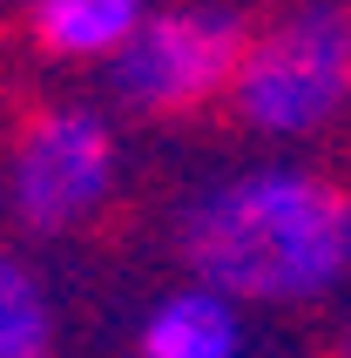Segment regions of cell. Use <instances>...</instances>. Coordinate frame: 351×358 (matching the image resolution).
I'll use <instances>...</instances> for the list:
<instances>
[{
  "label": "cell",
  "mask_w": 351,
  "mask_h": 358,
  "mask_svg": "<svg viewBox=\"0 0 351 358\" xmlns=\"http://www.w3.org/2000/svg\"><path fill=\"white\" fill-rule=\"evenodd\" d=\"M176 257L250 311H317L351 284L345 182L304 162H257L176 210Z\"/></svg>",
  "instance_id": "obj_1"
},
{
  "label": "cell",
  "mask_w": 351,
  "mask_h": 358,
  "mask_svg": "<svg viewBox=\"0 0 351 358\" xmlns=\"http://www.w3.org/2000/svg\"><path fill=\"white\" fill-rule=\"evenodd\" d=\"M230 115L257 142H324L351 122V7L297 0L250 27V48L230 81Z\"/></svg>",
  "instance_id": "obj_2"
},
{
  "label": "cell",
  "mask_w": 351,
  "mask_h": 358,
  "mask_svg": "<svg viewBox=\"0 0 351 358\" xmlns=\"http://www.w3.org/2000/svg\"><path fill=\"white\" fill-rule=\"evenodd\" d=\"M250 48V20L223 7V0H176V7H149L142 27L122 41V55L108 61L115 95L136 115H203L216 101H230L236 61Z\"/></svg>",
  "instance_id": "obj_3"
},
{
  "label": "cell",
  "mask_w": 351,
  "mask_h": 358,
  "mask_svg": "<svg viewBox=\"0 0 351 358\" xmlns=\"http://www.w3.org/2000/svg\"><path fill=\"white\" fill-rule=\"evenodd\" d=\"M122 176V149L101 108L55 101L14 136L7 156V210L27 237H75L108 210Z\"/></svg>",
  "instance_id": "obj_4"
},
{
  "label": "cell",
  "mask_w": 351,
  "mask_h": 358,
  "mask_svg": "<svg viewBox=\"0 0 351 358\" xmlns=\"http://www.w3.org/2000/svg\"><path fill=\"white\" fill-rule=\"evenodd\" d=\"M250 304L216 291V284L189 278L162 291L149 311H142V331H136V352L142 358H236L250 345V324H243Z\"/></svg>",
  "instance_id": "obj_5"
},
{
  "label": "cell",
  "mask_w": 351,
  "mask_h": 358,
  "mask_svg": "<svg viewBox=\"0 0 351 358\" xmlns=\"http://www.w3.org/2000/svg\"><path fill=\"white\" fill-rule=\"evenodd\" d=\"M149 0H27V27H34L41 55L55 61H108L122 55V41L142 27Z\"/></svg>",
  "instance_id": "obj_6"
},
{
  "label": "cell",
  "mask_w": 351,
  "mask_h": 358,
  "mask_svg": "<svg viewBox=\"0 0 351 358\" xmlns=\"http://www.w3.org/2000/svg\"><path fill=\"white\" fill-rule=\"evenodd\" d=\"M55 345V304L48 284L20 257L0 250V358H41Z\"/></svg>",
  "instance_id": "obj_7"
},
{
  "label": "cell",
  "mask_w": 351,
  "mask_h": 358,
  "mask_svg": "<svg viewBox=\"0 0 351 358\" xmlns=\"http://www.w3.org/2000/svg\"><path fill=\"white\" fill-rule=\"evenodd\" d=\"M338 345H345V352H351V318H345V331H338Z\"/></svg>",
  "instance_id": "obj_8"
},
{
  "label": "cell",
  "mask_w": 351,
  "mask_h": 358,
  "mask_svg": "<svg viewBox=\"0 0 351 358\" xmlns=\"http://www.w3.org/2000/svg\"><path fill=\"white\" fill-rule=\"evenodd\" d=\"M345 217H351V182H345Z\"/></svg>",
  "instance_id": "obj_9"
}]
</instances>
